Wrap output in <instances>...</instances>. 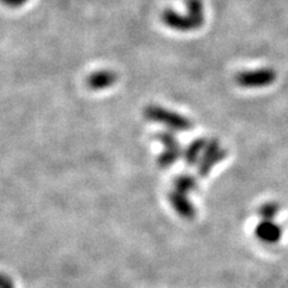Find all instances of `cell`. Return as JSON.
<instances>
[{"instance_id": "obj_1", "label": "cell", "mask_w": 288, "mask_h": 288, "mask_svg": "<svg viewBox=\"0 0 288 288\" xmlns=\"http://www.w3.org/2000/svg\"><path fill=\"white\" fill-rule=\"evenodd\" d=\"M168 28L177 31H191L201 28L204 23V5L202 0H186V13L167 9L161 16Z\"/></svg>"}, {"instance_id": "obj_2", "label": "cell", "mask_w": 288, "mask_h": 288, "mask_svg": "<svg viewBox=\"0 0 288 288\" xmlns=\"http://www.w3.org/2000/svg\"><path fill=\"white\" fill-rule=\"evenodd\" d=\"M143 114L149 121L165 125L173 131H188L194 127V122L188 118L158 105H148Z\"/></svg>"}, {"instance_id": "obj_3", "label": "cell", "mask_w": 288, "mask_h": 288, "mask_svg": "<svg viewBox=\"0 0 288 288\" xmlns=\"http://www.w3.org/2000/svg\"><path fill=\"white\" fill-rule=\"evenodd\" d=\"M155 140L160 142L164 151L158 155L157 164L161 168H170L184 155V150L177 136L171 131H160L155 135Z\"/></svg>"}, {"instance_id": "obj_4", "label": "cell", "mask_w": 288, "mask_h": 288, "mask_svg": "<svg viewBox=\"0 0 288 288\" xmlns=\"http://www.w3.org/2000/svg\"><path fill=\"white\" fill-rule=\"evenodd\" d=\"M276 81V72L270 68L241 71L236 75V82L243 88H264Z\"/></svg>"}, {"instance_id": "obj_5", "label": "cell", "mask_w": 288, "mask_h": 288, "mask_svg": "<svg viewBox=\"0 0 288 288\" xmlns=\"http://www.w3.org/2000/svg\"><path fill=\"white\" fill-rule=\"evenodd\" d=\"M227 156V150L221 147L220 142L216 138L208 141L207 147L203 155H202L200 164L197 165V173L198 177L205 178L209 175L211 170L215 167V165L218 164L220 161L225 160Z\"/></svg>"}, {"instance_id": "obj_6", "label": "cell", "mask_w": 288, "mask_h": 288, "mask_svg": "<svg viewBox=\"0 0 288 288\" xmlns=\"http://www.w3.org/2000/svg\"><path fill=\"white\" fill-rule=\"evenodd\" d=\"M168 201H170L172 208L175 210V213L183 218L192 220V218L196 216V208L192 204V202L188 200L187 195L184 194V192L177 191L173 188V190L168 194Z\"/></svg>"}, {"instance_id": "obj_7", "label": "cell", "mask_w": 288, "mask_h": 288, "mask_svg": "<svg viewBox=\"0 0 288 288\" xmlns=\"http://www.w3.org/2000/svg\"><path fill=\"white\" fill-rule=\"evenodd\" d=\"M254 236L262 243L276 244L282 237V227L274 221L262 220L254 228Z\"/></svg>"}, {"instance_id": "obj_8", "label": "cell", "mask_w": 288, "mask_h": 288, "mask_svg": "<svg viewBox=\"0 0 288 288\" xmlns=\"http://www.w3.org/2000/svg\"><path fill=\"white\" fill-rule=\"evenodd\" d=\"M118 81V75L112 70L95 71L88 76L87 85L94 91L105 90L111 88Z\"/></svg>"}, {"instance_id": "obj_9", "label": "cell", "mask_w": 288, "mask_h": 288, "mask_svg": "<svg viewBox=\"0 0 288 288\" xmlns=\"http://www.w3.org/2000/svg\"><path fill=\"white\" fill-rule=\"evenodd\" d=\"M208 141L205 138H197L192 141L184 150V161L188 167L196 166L200 164L202 155H203Z\"/></svg>"}, {"instance_id": "obj_10", "label": "cell", "mask_w": 288, "mask_h": 288, "mask_svg": "<svg viewBox=\"0 0 288 288\" xmlns=\"http://www.w3.org/2000/svg\"><path fill=\"white\" fill-rule=\"evenodd\" d=\"M174 190L184 192V194H191L196 191L198 187V181L194 175L191 174H180L173 180Z\"/></svg>"}, {"instance_id": "obj_11", "label": "cell", "mask_w": 288, "mask_h": 288, "mask_svg": "<svg viewBox=\"0 0 288 288\" xmlns=\"http://www.w3.org/2000/svg\"><path fill=\"white\" fill-rule=\"evenodd\" d=\"M279 210H280L279 204L275 203V202H268V203L261 205V208L258 209V214H260V216L262 217V220L273 221L274 217H275L277 213H279Z\"/></svg>"}, {"instance_id": "obj_12", "label": "cell", "mask_w": 288, "mask_h": 288, "mask_svg": "<svg viewBox=\"0 0 288 288\" xmlns=\"http://www.w3.org/2000/svg\"><path fill=\"white\" fill-rule=\"evenodd\" d=\"M0 288H15V287H13V283L10 277L3 275L2 280H0Z\"/></svg>"}, {"instance_id": "obj_13", "label": "cell", "mask_w": 288, "mask_h": 288, "mask_svg": "<svg viewBox=\"0 0 288 288\" xmlns=\"http://www.w3.org/2000/svg\"><path fill=\"white\" fill-rule=\"evenodd\" d=\"M26 2H28V0H4L5 4L11 6V8H18V6L25 4Z\"/></svg>"}]
</instances>
